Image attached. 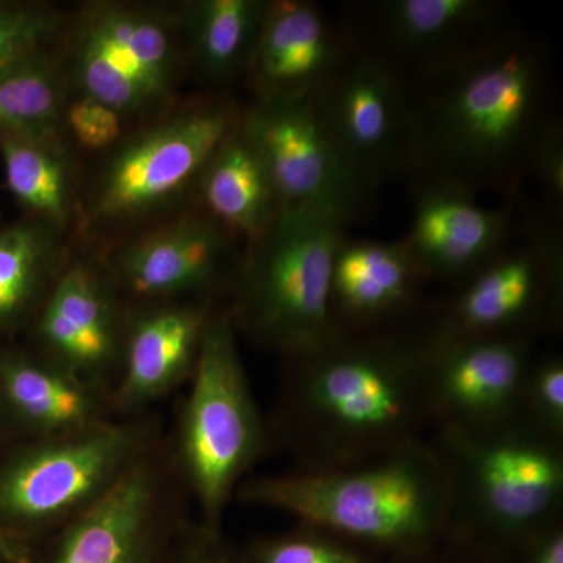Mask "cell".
Segmentation results:
<instances>
[{"mask_svg":"<svg viewBox=\"0 0 563 563\" xmlns=\"http://www.w3.org/2000/svg\"><path fill=\"white\" fill-rule=\"evenodd\" d=\"M509 561L515 563H563V523L540 533Z\"/></svg>","mask_w":563,"mask_h":563,"instance_id":"cell-34","label":"cell"},{"mask_svg":"<svg viewBox=\"0 0 563 563\" xmlns=\"http://www.w3.org/2000/svg\"><path fill=\"white\" fill-rule=\"evenodd\" d=\"M152 412L0 453V532L32 550L106 495L163 435Z\"/></svg>","mask_w":563,"mask_h":563,"instance_id":"cell-7","label":"cell"},{"mask_svg":"<svg viewBox=\"0 0 563 563\" xmlns=\"http://www.w3.org/2000/svg\"><path fill=\"white\" fill-rule=\"evenodd\" d=\"M388 559L412 558L446 539L450 481L428 439L368 461L251 476L235 493Z\"/></svg>","mask_w":563,"mask_h":563,"instance_id":"cell-3","label":"cell"},{"mask_svg":"<svg viewBox=\"0 0 563 563\" xmlns=\"http://www.w3.org/2000/svg\"><path fill=\"white\" fill-rule=\"evenodd\" d=\"M217 302L187 301L131 313L113 409L118 418L151 412L155 402L190 380Z\"/></svg>","mask_w":563,"mask_h":563,"instance_id":"cell-20","label":"cell"},{"mask_svg":"<svg viewBox=\"0 0 563 563\" xmlns=\"http://www.w3.org/2000/svg\"><path fill=\"white\" fill-rule=\"evenodd\" d=\"M350 55L342 33L320 5L274 0L244 77L255 101L312 99Z\"/></svg>","mask_w":563,"mask_h":563,"instance_id":"cell-19","label":"cell"},{"mask_svg":"<svg viewBox=\"0 0 563 563\" xmlns=\"http://www.w3.org/2000/svg\"><path fill=\"white\" fill-rule=\"evenodd\" d=\"M424 280L404 242L344 239L331 280L336 331L373 328L406 317Z\"/></svg>","mask_w":563,"mask_h":563,"instance_id":"cell-22","label":"cell"},{"mask_svg":"<svg viewBox=\"0 0 563 563\" xmlns=\"http://www.w3.org/2000/svg\"><path fill=\"white\" fill-rule=\"evenodd\" d=\"M68 90L65 66L51 51L0 69V132L62 131Z\"/></svg>","mask_w":563,"mask_h":563,"instance_id":"cell-27","label":"cell"},{"mask_svg":"<svg viewBox=\"0 0 563 563\" xmlns=\"http://www.w3.org/2000/svg\"><path fill=\"white\" fill-rule=\"evenodd\" d=\"M393 563H488L476 555L470 554L468 551L455 547L454 543L443 540L442 543L435 544L431 550L424 553L415 554L412 558L399 559Z\"/></svg>","mask_w":563,"mask_h":563,"instance_id":"cell-35","label":"cell"},{"mask_svg":"<svg viewBox=\"0 0 563 563\" xmlns=\"http://www.w3.org/2000/svg\"><path fill=\"white\" fill-rule=\"evenodd\" d=\"M536 336L443 340L431 376L432 429L477 428L521 413Z\"/></svg>","mask_w":563,"mask_h":563,"instance_id":"cell-16","label":"cell"},{"mask_svg":"<svg viewBox=\"0 0 563 563\" xmlns=\"http://www.w3.org/2000/svg\"><path fill=\"white\" fill-rule=\"evenodd\" d=\"M0 563H5V561H3V559H2V558H0Z\"/></svg>","mask_w":563,"mask_h":563,"instance_id":"cell-38","label":"cell"},{"mask_svg":"<svg viewBox=\"0 0 563 563\" xmlns=\"http://www.w3.org/2000/svg\"><path fill=\"white\" fill-rule=\"evenodd\" d=\"M231 236L206 213L190 214L139 236L103 265L129 313L163 303L217 302L239 265Z\"/></svg>","mask_w":563,"mask_h":563,"instance_id":"cell-15","label":"cell"},{"mask_svg":"<svg viewBox=\"0 0 563 563\" xmlns=\"http://www.w3.org/2000/svg\"><path fill=\"white\" fill-rule=\"evenodd\" d=\"M62 132H0V158L29 217L66 231L77 210L76 169Z\"/></svg>","mask_w":563,"mask_h":563,"instance_id":"cell-25","label":"cell"},{"mask_svg":"<svg viewBox=\"0 0 563 563\" xmlns=\"http://www.w3.org/2000/svg\"><path fill=\"white\" fill-rule=\"evenodd\" d=\"M5 450V442H3L2 432H0V453Z\"/></svg>","mask_w":563,"mask_h":563,"instance_id":"cell-37","label":"cell"},{"mask_svg":"<svg viewBox=\"0 0 563 563\" xmlns=\"http://www.w3.org/2000/svg\"><path fill=\"white\" fill-rule=\"evenodd\" d=\"M410 91V168L466 190L509 188L531 169L551 121L542 58L520 36L418 79Z\"/></svg>","mask_w":563,"mask_h":563,"instance_id":"cell-2","label":"cell"},{"mask_svg":"<svg viewBox=\"0 0 563 563\" xmlns=\"http://www.w3.org/2000/svg\"><path fill=\"white\" fill-rule=\"evenodd\" d=\"M325 131L373 190L410 168L409 81L373 52L350 55L313 98Z\"/></svg>","mask_w":563,"mask_h":563,"instance_id":"cell-14","label":"cell"},{"mask_svg":"<svg viewBox=\"0 0 563 563\" xmlns=\"http://www.w3.org/2000/svg\"><path fill=\"white\" fill-rule=\"evenodd\" d=\"M344 229L314 211L282 210L250 242L233 274L228 312L236 332L284 358L335 335L331 280Z\"/></svg>","mask_w":563,"mask_h":563,"instance_id":"cell-5","label":"cell"},{"mask_svg":"<svg viewBox=\"0 0 563 563\" xmlns=\"http://www.w3.org/2000/svg\"><path fill=\"white\" fill-rule=\"evenodd\" d=\"M428 439L450 481L448 542L506 563L563 523V439L525 415L477 428H435Z\"/></svg>","mask_w":563,"mask_h":563,"instance_id":"cell-4","label":"cell"},{"mask_svg":"<svg viewBox=\"0 0 563 563\" xmlns=\"http://www.w3.org/2000/svg\"><path fill=\"white\" fill-rule=\"evenodd\" d=\"M268 0H198L181 9L192 60L211 84L246 76Z\"/></svg>","mask_w":563,"mask_h":563,"instance_id":"cell-26","label":"cell"},{"mask_svg":"<svg viewBox=\"0 0 563 563\" xmlns=\"http://www.w3.org/2000/svg\"><path fill=\"white\" fill-rule=\"evenodd\" d=\"M191 506L163 433L98 503L35 544L29 563H168Z\"/></svg>","mask_w":563,"mask_h":563,"instance_id":"cell-8","label":"cell"},{"mask_svg":"<svg viewBox=\"0 0 563 563\" xmlns=\"http://www.w3.org/2000/svg\"><path fill=\"white\" fill-rule=\"evenodd\" d=\"M122 118L117 111L95 99L77 96L66 106L63 128L81 147L103 151L113 147L121 139Z\"/></svg>","mask_w":563,"mask_h":563,"instance_id":"cell-31","label":"cell"},{"mask_svg":"<svg viewBox=\"0 0 563 563\" xmlns=\"http://www.w3.org/2000/svg\"><path fill=\"white\" fill-rule=\"evenodd\" d=\"M240 125L268 166L284 209L314 211L347 228L368 207L373 188L325 131L313 98L254 101Z\"/></svg>","mask_w":563,"mask_h":563,"instance_id":"cell-11","label":"cell"},{"mask_svg":"<svg viewBox=\"0 0 563 563\" xmlns=\"http://www.w3.org/2000/svg\"><path fill=\"white\" fill-rule=\"evenodd\" d=\"M63 232L29 214L0 229V344L29 331L65 272Z\"/></svg>","mask_w":563,"mask_h":563,"instance_id":"cell-23","label":"cell"},{"mask_svg":"<svg viewBox=\"0 0 563 563\" xmlns=\"http://www.w3.org/2000/svg\"><path fill=\"white\" fill-rule=\"evenodd\" d=\"M60 27L62 16L52 7L0 0V69L49 51Z\"/></svg>","mask_w":563,"mask_h":563,"instance_id":"cell-29","label":"cell"},{"mask_svg":"<svg viewBox=\"0 0 563 563\" xmlns=\"http://www.w3.org/2000/svg\"><path fill=\"white\" fill-rule=\"evenodd\" d=\"M114 418L109 391L52 365L25 344H0V432L5 448L84 431Z\"/></svg>","mask_w":563,"mask_h":563,"instance_id":"cell-18","label":"cell"},{"mask_svg":"<svg viewBox=\"0 0 563 563\" xmlns=\"http://www.w3.org/2000/svg\"><path fill=\"white\" fill-rule=\"evenodd\" d=\"M369 49L406 79L450 68L509 38L506 7L490 0H388L374 7Z\"/></svg>","mask_w":563,"mask_h":563,"instance_id":"cell-17","label":"cell"},{"mask_svg":"<svg viewBox=\"0 0 563 563\" xmlns=\"http://www.w3.org/2000/svg\"><path fill=\"white\" fill-rule=\"evenodd\" d=\"M242 110L207 98L174 111L113 151L88 203L90 221L120 225L196 190L203 169L235 131Z\"/></svg>","mask_w":563,"mask_h":563,"instance_id":"cell-10","label":"cell"},{"mask_svg":"<svg viewBox=\"0 0 563 563\" xmlns=\"http://www.w3.org/2000/svg\"><path fill=\"white\" fill-rule=\"evenodd\" d=\"M244 563H393L383 555L312 526L258 537L242 550Z\"/></svg>","mask_w":563,"mask_h":563,"instance_id":"cell-28","label":"cell"},{"mask_svg":"<svg viewBox=\"0 0 563 563\" xmlns=\"http://www.w3.org/2000/svg\"><path fill=\"white\" fill-rule=\"evenodd\" d=\"M196 192L210 220L247 242L284 210L268 166L240 122L203 169Z\"/></svg>","mask_w":563,"mask_h":563,"instance_id":"cell-24","label":"cell"},{"mask_svg":"<svg viewBox=\"0 0 563 563\" xmlns=\"http://www.w3.org/2000/svg\"><path fill=\"white\" fill-rule=\"evenodd\" d=\"M404 240L424 279L465 282L506 250L509 217L451 181L422 179Z\"/></svg>","mask_w":563,"mask_h":563,"instance_id":"cell-21","label":"cell"},{"mask_svg":"<svg viewBox=\"0 0 563 563\" xmlns=\"http://www.w3.org/2000/svg\"><path fill=\"white\" fill-rule=\"evenodd\" d=\"M531 169L554 203L563 199V140L561 125L551 121L533 151Z\"/></svg>","mask_w":563,"mask_h":563,"instance_id":"cell-33","label":"cell"},{"mask_svg":"<svg viewBox=\"0 0 563 563\" xmlns=\"http://www.w3.org/2000/svg\"><path fill=\"white\" fill-rule=\"evenodd\" d=\"M228 307L211 313L190 391L181 407L174 453L190 492L198 520L221 529L229 504L247 474L272 450L239 350Z\"/></svg>","mask_w":563,"mask_h":563,"instance_id":"cell-6","label":"cell"},{"mask_svg":"<svg viewBox=\"0 0 563 563\" xmlns=\"http://www.w3.org/2000/svg\"><path fill=\"white\" fill-rule=\"evenodd\" d=\"M521 415L543 431L563 439V358L536 357L526 379Z\"/></svg>","mask_w":563,"mask_h":563,"instance_id":"cell-30","label":"cell"},{"mask_svg":"<svg viewBox=\"0 0 563 563\" xmlns=\"http://www.w3.org/2000/svg\"><path fill=\"white\" fill-rule=\"evenodd\" d=\"M0 558L5 563H29L31 561V550L0 532Z\"/></svg>","mask_w":563,"mask_h":563,"instance_id":"cell-36","label":"cell"},{"mask_svg":"<svg viewBox=\"0 0 563 563\" xmlns=\"http://www.w3.org/2000/svg\"><path fill=\"white\" fill-rule=\"evenodd\" d=\"M131 313L103 262L70 257L29 328L25 346L113 395Z\"/></svg>","mask_w":563,"mask_h":563,"instance_id":"cell-12","label":"cell"},{"mask_svg":"<svg viewBox=\"0 0 563 563\" xmlns=\"http://www.w3.org/2000/svg\"><path fill=\"white\" fill-rule=\"evenodd\" d=\"M562 309V246L543 235L525 246L506 247L463 282L433 320L443 340L536 336L561 322Z\"/></svg>","mask_w":563,"mask_h":563,"instance_id":"cell-13","label":"cell"},{"mask_svg":"<svg viewBox=\"0 0 563 563\" xmlns=\"http://www.w3.org/2000/svg\"><path fill=\"white\" fill-rule=\"evenodd\" d=\"M180 20L155 7L99 2L81 10L63 63L77 96L122 120L168 102L180 68Z\"/></svg>","mask_w":563,"mask_h":563,"instance_id":"cell-9","label":"cell"},{"mask_svg":"<svg viewBox=\"0 0 563 563\" xmlns=\"http://www.w3.org/2000/svg\"><path fill=\"white\" fill-rule=\"evenodd\" d=\"M168 563H244L242 550L233 547L221 529L191 518L174 544Z\"/></svg>","mask_w":563,"mask_h":563,"instance_id":"cell-32","label":"cell"},{"mask_svg":"<svg viewBox=\"0 0 563 563\" xmlns=\"http://www.w3.org/2000/svg\"><path fill=\"white\" fill-rule=\"evenodd\" d=\"M402 318L339 331L284 358L268 428L273 446L287 451L296 470L351 465L426 439L440 335L433 314Z\"/></svg>","mask_w":563,"mask_h":563,"instance_id":"cell-1","label":"cell"}]
</instances>
